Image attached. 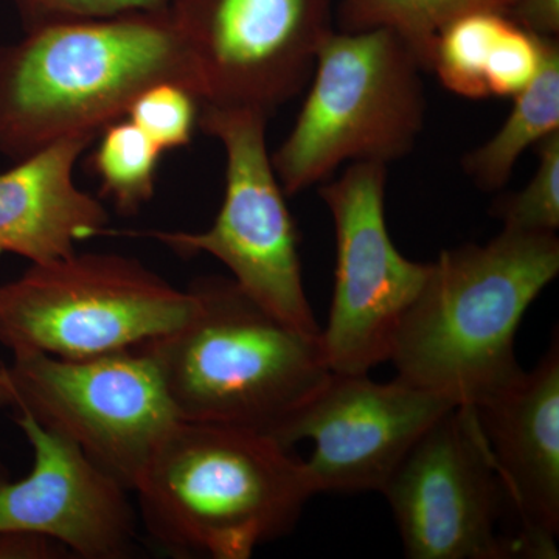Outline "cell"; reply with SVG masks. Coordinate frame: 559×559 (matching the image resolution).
<instances>
[{
    "mask_svg": "<svg viewBox=\"0 0 559 559\" xmlns=\"http://www.w3.org/2000/svg\"><path fill=\"white\" fill-rule=\"evenodd\" d=\"M194 296L119 253L75 252L32 264L0 286V344L13 353L94 358L179 329Z\"/></svg>",
    "mask_w": 559,
    "mask_h": 559,
    "instance_id": "8992f818",
    "label": "cell"
},
{
    "mask_svg": "<svg viewBox=\"0 0 559 559\" xmlns=\"http://www.w3.org/2000/svg\"><path fill=\"white\" fill-rule=\"evenodd\" d=\"M388 165L353 162L320 198L336 230V282L323 348L334 373H369L389 360L401 320L421 293L430 263L406 259L385 224Z\"/></svg>",
    "mask_w": 559,
    "mask_h": 559,
    "instance_id": "8fae6325",
    "label": "cell"
},
{
    "mask_svg": "<svg viewBox=\"0 0 559 559\" xmlns=\"http://www.w3.org/2000/svg\"><path fill=\"white\" fill-rule=\"evenodd\" d=\"M25 28L47 22L102 20L130 13L167 11L175 0H9Z\"/></svg>",
    "mask_w": 559,
    "mask_h": 559,
    "instance_id": "7402d4cb",
    "label": "cell"
},
{
    "mask_svg": "<svg viewBox=\"0 0 559 559\" xmlns=\"http://www.w3.org/2000/svg\"><path fill=\"white\" fill-rule=\"evenodd\" d=\"M97 138L70 135L0 173V253L49 263L73 255L76 242L108 234V210L73 178Z\"/></svg>",
    "mask_w": 559,
    "mask_h": 559,
    "instance_id": "9a60e30c",
    "label": "cell"
},
{
    "mask_svg": "<svg viewBox=\"0 0 559 559\" xmlns=\"http://www.w3.org/2000/svg\"><path fill=\"white\" fill-rule=\"evenodd\" d=\"M200 108L193 92L182 84L162 81L140 92L124 117L138 124L162 153H167L193 140Z\"/></svg>",
    "mask_w": 559,
    "mask_h": 559,
    "instance_id": "44dd1931",
    "label": "cell"
},
{
    "mask_svg": "<svg viewBox=\"0 0 559 559\" xmlns=\"http://www.w3.org/2000/svg\"><path fill=\"white\" fill-rule=\"evenodd\" d=\"M507 22L503 11L477 10L444 27L430 70L448 91L473 100L488 97V70Z\"/></svg>",
    "mask_w": 559,
    "mask_h": 559,
    "instance_id": "d6986e66",
    "label": "cell"
},
{
    "mask_svg": "<svg viewBox=\"0 0 559 559\" xmlns=\"http://www.w3.org/2000/svg\"><path fill=\"white\" fill-rule=\"evenodd\" d=\"M406 557L521 558L503 521L518 525L509 495L468 406L437 419L385 481Z\"/></svg>",
    "mask_w": 559,
    "mask_h": 559,
    "instance_id": "30bf717a",
    "label": "cell"
},
{
    "mask_svg": "<svg viewBox=\"0 0 559 559\" xmlns=\"http://www.w3.org/2000/svg\"><path fill=\"white\" fill-rule=\"evenodd\" d=\"M502 128L463 157V170L479 189H502L524 151L559 131V44L551 39L538 75L520 94Z\"/></svg>",
    "mask_w": 559,
    "mask_h": 559,
    "instance_id": "2e32d148",
    "label": "cell"
},
{
    "mask_svg": "<svg viewBox=\"0 0 559 559\" xmlns=\"http://www.w3.org/2000/svg\"><path fill=\"white\" fill-rule=\"evenodd\" d=\"M510 0H340L334 17L341 32L385 31L399 36L423 70H430L440 33L477 10L507 13Z\"/></svg>",
    "mask_w": 559,
    "mask_h": 559,
    "instance_id": "e0dca14e",
    "label": "cell"
},
{
    "mask_svg": "<svg viewBox=\"0 0 559 559\" xmlns=\"http://www.w3.org/2000/svg\"><path fill=\"white\" fill-rule=\"evenodd\" d=\"M509 495L521 557L558 558L559 344L555 333L538 366L468 406Z\"/></svg>",
    "mask_w": 559,
    "mask_h": 559,
    "instance_id": "5bb4252c",
    "label": "cell"
},
{
    "mask_svg": "<svg viewBox=\"0 0 559 559\" xmlns=\"http://www.w3.org/2000/svg\"><path fill=\"white\" fill-rule=\"evenodd\" d=\"M16 423L33 466L24 479L0 477V535L44 536L84 559L130 557L139 527L130 489L31 415L20 412Z\"/></svg>",
    "mask_w": 559,
    "mask_h": 559,
    "instance_id": "4fadbf2b",
    "label": "cell"
},
{
    "mask_svg": "<svg viewBox=\"0 0 559 559\" xmlns=\"http://www.w3.org/2000/svg\"><path fill=\"white\" fill-rule=\"evenodd\" d=\"M64 547L49 538L31 533H7L0 535V559L25 558L47 559L57 558Z\"/></svg>",
    "mask_w": 559,
    "mask_h": 559,
    "instance_id": "cb8c5ba5",
    "label": "cell"
},
{
    "mask_svg": "<svg viewBox=\"0 0 559 559\" xmlns=\"http://www.w3.org/2000/svg\"><path fill=\"white\" fill-rule=\"evenodd\" d=\"M91 170L100 180L102 194L119 213L132 216L153 200L162 151L127 117L98 134Z\"/></svg>",
    "mask_w": 559,
    "mask_h": 559,
    "instance_id": "ac0fdd59",
    "label": "cell"
},
{
    "mask_svg": "<svg viewBox=\"0 0 559 559\" xmlns=\"http://www.w3.org/2000/svg\"><path fill=\"white\" fill-rule=\"evenodd\" d=\"M9 371L17 411L72 441L131 492L180 421L142 348L84 359L13 353Z\"/></svg>",
    "mask_w": 559,
    "mask_h": 559,
    "instance_id": "ba28073f",
    "label": "cell"
},
{
    "mask_svg": "<svg viewBox=\"0 0 559 559\" xmlns=\"http://www.w3.org/2000/svg\"><path fill=\"white\" fill-rule=\"evenodd\" d=\"M457 403L396 377L374 382L369 373H331L283 426L275 440L314 444L305 460L316 495L384 488L419 437Z\"/></svg>",
    "mask_w": 559,
    "mask_h": 559,
    "instance_id": "7c38bea8",
    "label": "cell"
},
{
    "mask_svg": "<svg viewBox=\"0 0 559 559\" xmlns=\"http://www.w3.org/2000/svg\"><path fill=\"white\" fill-rule=\"evenodd\" d=\"M506 14L539 38L558 39L559 0H510Z\"/></svg>",
    "mask_w": 559,
    "mask_h": 559,
    "instance_id": "603a6c76",
    "label": "cell"
},
{
    "mask_svg": "<svg viewBox=\"0 0 559 559\" xmlns=\"http://www.w3.org/2000/svg\"><path fill=\"white\" fill-rule=\"evenodd\" d=\"M538 168L518 193L495 202L491 215L503 229L524 234H557L559 229V131L535 146Z\"/></svg>",
    "mask_w": 559,
    "mask_h": 559,
    "instance_id": "ffe728a7",
    "label": "cell"
},
{
    "mask_svg": "<svg viewBox=\"0 0 559 559\" xmlns=\"http://www.w3.org/2000/svg\"><path fill=\"white\" fill-rule=\"evenodd\" d=\"M336 0H175L201 105L271 116L310 83Z\"/></svg>",
    "mask_w": 559,
    "mask_h": 559,
    "instance_id": "9c48e42d",
    "label": "cell"
},
{
    "mask_svg": "<svg viewBox=\"0 0 559 559\" xmlns=\"http://www.w3.org/2000/svg\"><path fill=\"white\" fill-rule=\"evenodd\" d=\"M194 308L142 348L180 421L277 436L333 373L322 330H301L261 307L231 278L190 283Z\"/></svg>",
    "mask_w": 559,
    "mask_h": 559,
    "instance_id": "277c9868",
    "label": "cell"
},
{
    "mask_svg": "<svg viewBox=\"0 0 559 559\" xmlns=\"http://www.w3.org/2000/svg\"><path fill=\"white\" fill-rule=\"evenodd\" d=\"M270 116L201 105L198 128L226 153L223 205L204 231L146 230L180 257L209 253L261 307L301 330L320 331L305 293L296 224L266 145Z\"/></svg>",
    "mask_w": 559,
    "mask_h": 559,
    "instance_id": "52a82bcc",
    "label": "cell"
},
{
    "mask_svg": "<svg viewBox=\"0 0 559 559\" xmlns=\"http://www.w3.org/2000/svg\"><path fill=\"white\" fill-rule=\"evenodd\" d=\"M150 538L175 557L249 559L316 495L293 448L255 430L179 421L134 488Z\"/></svg>",
    "mask_w": 559,
    "mask_h": 559,
    "instance_id": "3957f363",
    "label": "cell"
},
{
    "mask_svg": "<svg viewBox=\"0 0 559 559\" xmlns=\"http://www.w3.org/2000/svg\"><path fill=\"white\" fill-rule=\"evenodd\" d=\"M558 272L557 234L503 229L487 245L444 250L393 340L399 378L459 406L510 388L525 371L516 358L521 320Z\"/></svg>",
    "mask_w": 559,
    "mask_h": 559,
    "instance_id": "7a4b0ae2",
    "label": "cell"
},
{
    "mask_svg": "<svg viewBox=\"0 0 559 559\" xmlns=\"http://www.w3.org/2000/svg\"><path fill=\"white\" fill-rule=\"evenodd\" d=\"M162 81L197 95L170 10L25 28L0 47V153L17 162L70 135H98Z\"/></svg>",
    "mask_w": 559,
    "mask_h": 559,
    "instance_id": "6da1fadb",
    "label": "cell"
},
{
    "mask_svg": "<svg viewBox=\"0 0 559 559\" xmlns=\"http://www.w3.org/2000/svg\"><path fill=\"white\" fill-rule=\"evenodd\" d=\"M14 404H16V396H14L9 367L0 364V409L2 407H14Z\"/></svg>",
    "mask_w": 559,
    "mask_h": 559,
    "instance_id": "d4e9b609",
    "label": "cell"
},
{
    "mask_svg": "<svg viewBox=\"0 0 559 559\" xmlns=\"http://www.w3.org/2000/svg\"><path fill=\"white\" fill-rule=\"evenodd\" d=\"M421 72L393 33L331 32L299 117L271 156L286 197L325 182L345 162L388 165L411 153L425 127Z\"/></svg>",
    "mask_w": 559,
    "mask_h": 559,
    "instance_id": "5b68a950",
    "label": "cell"
}]
</instances>
